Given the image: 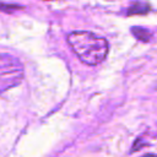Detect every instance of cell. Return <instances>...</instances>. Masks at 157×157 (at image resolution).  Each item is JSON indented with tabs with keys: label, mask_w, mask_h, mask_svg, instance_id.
Here are the masks:
<instances>
[{
	"label": "cell",
	"mask_w": 157,
	"mask_h": 157,
	"mask_svg": "<svg viewBox=\"0 0 157 157\" xmlns=\"http://www.w3.org/2000/svg\"><path fill=\"white\" fill-rule=\"evenodd\" d=\"M141 157H157V155H155V153H146V155H144Z\"/></svg>",
	"instance_id": "cell-6"
},
{
	"label": "cell",
	"mask_w": 157,
	"mask_h": 157,
	"mask_svg": "<svg viewBox=\"0 0 157 157\" xmlns=\"http://www.w3.org/2000/svg\"><path fill=\"white\" fill-rule=\"evenodd\" d=\"M16 9H22V6H20V5H13V4H4V2H0V11H4V12H12V11H15Z\"/></svg>",
	"instance_id": "cell-5"
},
{
	"label": "cell",
	"mask_w": 157,
	"mask_h": 157,
	"mask_svg": "<svg viewBox=\"0 0 157 157\" xmlns=\"http://www.w3.org/2000/svg\"><path fill=\"white\" fill-rule=\"evenodd\" d=\"M150 11V6L145 2H135L128 9V15H141L147 13Z\"/></svg>",
	"instance_id": "cell-4"
},
{
	"label": "cell",
	"mask_w": 157,
	"mask_h": 157,
	"mask_svg": "<svg viewBox=\"0 0 157 157\" xmlns=\"http://www.w3.org/2000/svg\"><path fill=\"white\" fill-rule=\"evenodd\" d=\"M47 1H49V0H47Z\"/></svg>",
	"instance_id": "cell-7"
},
{
	"label": "cell",
	"mask_w": 157,
	"mask_h": 157,
	"mask_svg": "<svg viewBox=\"0 0 157 157\" xmlns=\"http://www.w3.org/2000/svg\"><path fill=\"white\" fill-rule=\"evenodd\" d=\"M23 66L11 54H0V93L20 85L23 80Z\"/></svg>",
	"instance_id": "cell-2"
},
{
	"label": "cell",
	"mask_w": 157,
	"mask_h": 157,
	"mask_svg": "<svg viewBox=\"0 0 157 157\" xmlns=\"http://www.w3.org/2000/svg\"><path fill=\"white\" fill-rule=\"evenodd\" d=\"M131 33L142 42H150V39L152 38V33L146 29V28H141V27H132L131 28Z\"/></svg>",
	"instance_id": "cell-3"
},
{
	"label": "cell",
	"mask_w": 157,
	"mask_h": 157,
	"mask_svg": "<svg viewBox=\"0 0 157 157\" xmlns=\"http://www.w3.org/2000/svg\"><path fill=\"white\" fill-rule=\"evenodd\" d=\"M67 43L78 59L87 65L102 63L108 54V42L88 31H75L67 36Z\"/></svg>",
	"instance_id": "cell-1"
}]
</instances>
